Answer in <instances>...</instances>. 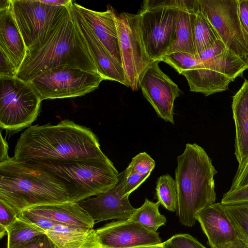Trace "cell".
<instances>
[{"label": "cell", "instance_id": "obj_1", "mask_svg": "<svg viewBox=\"0 0 248 248\" xmlns=\"http://www.w3.org/2000/svg\"><path fill=\"white\" fill-rule=\"evenodd\" d=\"M13 157L22 162H64L107 156L90 129L64 120L28 127L17 140Z\"/></svg>", "mask_w": 248, "mask_h": 248}, {"label": "cell", "instance_id": "obj_2", "mask_svg": "<svg viewBox=\"0 0 248 248\" xmlns=\"http://www.w3.org/2000/svg\"><path fill=\"white\" fill-rule=\"evenodd\" d=\"M62 65L99 74L93 54L70 12L40 42L28 49L16 77L29 82L42 72Z\"/></svg>", "mask_w": 248, "mask_h": 248}, {"label": "cell", "instance_id": "obj_3", "mask_svg": "<svg viewBox=\"0 0 248 248\" xmlns=\"http://www.w3.org/2000/svg\"><path fill=\"white\" fill-rule=\"evenodd\" d=\"M0 200L19 214L69 201L64 183L55 175L13 157L0 163Z\"/></svg>", "mask_w": 248, "mask_h": 248}, {"label": "cell", "instance_id": "obj_4", "mask_svg": "<svg viewBox=\"0 0 248 248\" xmlns=\"http://www.w3.org/2000/svg\"><path fill=\"white\" fill-rule=\"evenodd\" d=\"M177 162L174 179L178 196L176 213L182 225L192 227L198 213L215 203L214 177L217 171L205 150L196 143L186 144Z\"/></svg>", "mask_w": 248, "mask_h": 248}, {"label": "cell", "instance_id": "obj_5", "mask_svg": "<svg viewBox=\"0 0 248 248\" xmlns=\"http://www.w3.org/2000/svg\"><path fill=\"white\" fill-rule=\"evenodd\" d=\"M24 162L49 171L60 179L71 202L78 203L107 192L119 181V173L108 157L64 162Z\"/></svg>", "mask_w": 248, "mask_h": 248}, {"label": "cell", "instance_id": "obj_6", "mask_svg": "<svg viewBox=\"0 0 248 248\" xmlns=\"http://www.w3.org/2000/svg\"><path fill=\"white\" fill-rule=\"evenodd\" d=\"M248 69V56L237 55L226 47L180 74L186 78L190 91L207 96L227 90L229 84Z\"/></svg>", "mask_w": 248, "mask_h": 248}, {"label": "cell", "instance_id": "obj_7", "mask_svg": "<svg viewBox=\"0 0 248 248\" xmlns=\"http://www.w3.org/2000/svg\"><path fill=\"white\" fill-rule=\"evenodd\" d=\"M0 126L14 133L36 120L42 101L29 82L16 76L0 77Z\"/></svg>", "mask_w": 248, "mask_h": 248}, {"label": "cell", "instance_id": "obj_8", "mask_svg": "<svg viewBox=\"0 0 248 248\" xmlns=\"http://www.w3.org/2000/svg\"><path fill=\"white\" fill-rule=\"evenodd\" d=\"M179 0H145L140 12V25L146 52L153 61L167 55L175 30Z\"/></svg>", "mask_w": 248, "mask_h": 248}, {"label": "cell", "instance_id": "obj_9", "mask_svg": "<svg viewBox=\"0 0 248 248\" xmlns=\"http://www.w3.org/2000/svg\"><path fill=\"white\" fill-rule=\"evenodd\" d=\"M103 80L99 74L62 65L42 72L29 82L43 100L84 95L98 88Z\"/></svg>", "mask_w": 248, "mask_h": 248}, {"label": "cell", "instance_id": "obj_10", "mask_svg": "<svg viewBox=\"0 0 248 248\" xmlns=\"http://www.w3.org/2000/svg\"><path fill=\"white\" fill-rule=\"evenodd\" d=\"M117 24L123 67L129 87L136 91L154 61L148 57L143 44L139 15L122 12L117 14Z\"/></svg>", "mask_w": 248, "mask_h": 248}, {"label": "cell", "instance_id": "obj_11", "mask_svg": "<svg viewBox=\"0 0 248 248\" xmlns=\"http://www.w3.org/2000/svg\"><path fill=\"white\" fill-rule=\"evenodd\" d=\"M12 12L28 49L40 42L69 12L39 0H11Z\"/></svg>", "mask_w": 248, "mask_h": 248}, {"label": "cell", "instance_id": "obj_12", "mask_svg": "<svg viewBox=\"0 0 248 248\" xmlns=\"http://www.w3.org/2000/svg\"><path fill=\"white\" fill-rule=\"evenodd\" d=\"M200 9L226 46L248 56V33L241 21L238 0H199Z\"/></svg>", "mask_w": 248, "mask_h": 248}, {"label": "cell", "instance_id": "obj_13", "mask_svg": "<svg viewBox=\"0 0 248 248\" xmlns=\"http://www.w3.org/2000/svg\"><path fill=\"white\" fill-rule=\"evenodd\" d=\"M160 62L154 61L147 69L141 80L140 88L158 116L174 124V102L182 92L160 69Z\"/></svg>", "mask_w": 248, "mask_h": 248}, {"label": "cell", "instance_id": "obj_14", "mask_svg": "<svg viewBox=\"0 0 248 248\" xmlns=\"http://www.w3.org/2000/svg\"><path fill=\"white\" fill-rule=\"evenodd\" d=\"M95 232L101 248H131L162 243L156 232L129 219L107 223Z\"/></svg>", "mask_w": 248, "mask_h": 248}, {"label": "cell", "instance_id": "obj_15", "mask_svg": "<svg viewBox=\"0 0 248 248\" xmlns=\"http://www.w3.org/2000/svg\"><path fill=\"white\" fill-rule=\"evenodd\" d=\"M72 19L91 51L99 73L105 80L118 82L129 87L123 66L104 46L94 33L72 1L68 7Z\"/></svg>", "mask_w": 248, "mask_h": 248}, {"label": "cell", "instance_id": "obj_16", "mask_svg": "<svg viewBox=\"0 0 248 248\" xmlns=\"http://www.w3.org/2000/svg\"><path fill=\"white\" fill-rule=\"evenodd\" d=\"M128 197L124 194L119 177L118 182L113 188L78 203L94 221L124 220L129 219L136 209L130 203Z\"/></svg>", "mask_w": 248, "mask_h": 248}, {"label": "cell", "instance_id": "obj_17", "mask_svg": "<svg viewBox=\"0 0 248 248\" xmlns=\"http://www.w3.org/2000/svg\"><path fill=\"white\" fill-rule=\"evenodd\" d=\"M197 220L207 236L211 248H221L240 237L220 202L206 206L199 212Z\"/></svg>", "mask_w": 248, "mask_h": 248}, {"label": "cell", "instance_id": "obj_18", "mask_svg": "<svg viewBox=\"0 0 248 248\" xmlns=\"http://www.w3.org/2000/svg\"><path fill=\"white\" fill-rule=\"evenodd\" d=\"M75 3L100 41L123 66L117 29V14L113 7L108 4L106 11L97 12Z\"/></svg>", "mask_w": 248, "mask_h": 248}, {"label": "cell", "instance_id": "obj_19", "mask_svg": "<svg viewBox=\"0 0 248 248\" xmlns=\"http://www.w3.org/2000/svg\"><path fill=\"white\" fill-rule=\"evenodd\" d=\"M0 49L11 60L17 71L27 48L12 12V0H0Z\"/></svg>", "mask_w": 248, "mask_h": 248}, {"label": "cell", "instance_id": "obj_20", "mask_svg": "<svg viewBox=\"0 0 248 248\" xmlns=\"http://www.w3.org/2000/svg\"><path fill=\"white\" fill-rule=\"evenodd\" d=\"M60 224L93 229L95 221L77 202H66L27 209Z\"/></svg>", "mask_w": 248, "mask_h": 248}, {"label": "cell", "instance_id": "obj_21", "mask_svg": "<svg viewBox=\"0 0 248 248\" xmlns=\"http://www.w3.org/2000/svg\"><path fill=\"white\" fill-rule=\"evenodd\" d=\"M232 108L235 127L234 154L240 164L248 157V80L232 97Z\"/></svg>", "mask_w": 248, "mask_h": 248}, {"label": "cell", "instance_id": "obj_22", "mask_svg": "<svg viewBox=\"0 0 248 248\" xmlns=\"http://www.w3.org/2000/svg\"><path fill=\"white\" fill-rule=\"evenodd\" d=\"M46 233L58 248H101L93 229L60 224Z\"/></svg>", "mask_w": 248, "mask_h": 248}, {"label": "cell", "instance_id": "obj_23", "mask_svg": "<svg viewBox=\"0 0 248 248\" xmlns=\"http://www.w3.org/2000/svg\"><path fill=\"white\" fill-rule=\"evenodd\" d=\"M179 0L175 30L167 54L182 51L197 56L193 42L191 13L199 5V1Z\"/></svg>", "mask_w": 248, "mask_h": 248}, {"label": "cell", "instance_id": "obj_24", "mask_svg": "<svg viewBox=\"0 0 248 248\" xmlns=\"http://www.w3.org/2000/svg\"><path fill=\"white\" fill-rule=\"evenodd\" d=\"M155 166V161L146 153L134 157L126 169L119 173L125 196L129 195L149 176Z\"/></svg>", "mask_w": 248, "mask_h": 248}, {"label": "cell", "instance_id": "obj_25", "mask_svg": "<svg viewBox=\"0 0 248 248\" xmlns=\"http://www.w3.org/2000/svg\"><path fill=\"white\" fill-rule=\"evenodd\" d=\"M191 19L193 42L198 55L213 46L220 39L211 24L201 12L200 3L191 11Z\"/></svg>", "mask_w": 248, "mask_h": 248}, {"label": "cell", "instance_id": "obj_26", "mask_svg": "<svg viewBox=\"0 0 248 248\" xmlns=\"http://www.w3.org/2000/svg\"><path fill=\"white\" fill-rule=\"evenodd\" d=\"M44 233H46L44 230L17 217L7 229V246L28 242Z\"/></svg>", "mask_w": 248, "mask_h": 248}, {"label": "cell", "instance_id": "obj_27", "mask_svg": "<svg viewBox=\"0 0 248 248\" xmlns=\"http://www.w3.org/2000/svg\"><path fill=\"white\" fill-rule=\"evenodd\" d=\"M160 204L158 202H154L145 199L143 204L136 209L129 219L140 222L151 231L156 232L166 222V217L159 212Z\"/></svg>", "mask_w": 248, "mask_h": 248}, {"label": "cell", "instance_id": "obj_28", "mask_svg": "<svg viewBox=\"0 0 248 248\" xmlns=\"http://www.w3.org/2000/svg\"><path fill=\"white\" fill-rule=\"evenodd\" d=\"M155 197L166 209L177 211L178 196L175 180L169 174L160 176L156 181Z\"/></svg>", "mask_w": 248, "mask_h": 248}, {"label": "cell", "instance_id": "obj_29", "mask_svg": "<svg viewBox=\"0 0 248 248\" xmlns=\"http://www.w3.org/2000/svg\"><path fill=\"white\" fill-rule=\"evenodd\" d=\"M221 205L239 236L248 242V201Z\"/></svg>", "mask_w": 248, "mask_h": 248}, {"label": "cell", "instance_id": "obj_30", "mask_svg": "<svg viewBox=\"0 0 248 248\" xmlns=\"http://www.w3.org/2000/svg\"><path fill=\"white\" fill-rule=\"evenodd\" d=\"M160 61L170 65L179 74L183 71L193 68L199 63L197 56L182 51L167 54Z\"/></svg>", "mask_w": 248, "mask_h": 248}, {"label": "cell", "instance_id": "obj_31", "mask_svg": "<svg viewBox=\"0 0 248 248\" xmlns=\"http://www.w3.org/2000/svg\"><path fill=\"white\" fill-rule=\"evenodd\" d=\"M162 245L164 248H207L188 234L173 235Z\"/></svg>", "mask_w": 248, "mask_h": 248}, {"label": "cell", "instance_id": "obj_32", "mask_svg": "<svg viewBox=\"0 0 248 248\" xmlns=\"http://www.w3.org/2000/svg\"><path fill=\"white\" fill-rule=\"evenodd\" d=\"M19 213L3 201L0 200V238L7 235L8 227L17 218Z\"/></svg>", "mask_w": 248, "mask_h": 248}, {"label": "cell", "instance_id": "obj_33", "mask_svg": "<svg viewBox=\"0 0 248 248\" xmlns=\"http://www.w3.org/2000/svg\"><path fill=\"white\" fill-rule=\"evenodd\" d=\"M18 217L22 218L40 228L46 232L60 223L31 212L28 210L21 211Z\"/></svg>", "mask_w": 248, "mask_h": 248}, {"label": "cell", "instance_id": "obj_34", "mask_svg": "<svg viewBox=\"0 0 248 248\" xmlns=\"http://www.w3.org/2000/svg\"><path fill=\"white\" fill-rule=\"evenodd\" d=\"M248 201V185L223 194L220 203L222 204H232Z\"/></svg>", "mask_w": 248, "mask_h": 248}, {"label": "cell", "instance_id": "obj_35", "mask_svg": "<svg viewBox=\"0 0 248 248\" xmlns=\"http://www.w3.org/2000/svg\"><path fill=\"white\" fill-rule=\"evenodd\" d=\"M6 248H58L46 233L20 245L7 246Z\"/></svg>", "mask_w": 248, "mask_h": 248}, {"label": "cell", "instance_id": "obj_36", "mask_svg": "<svg viewBox=\"0 0 248 248\" xmlns=\"http://www.w3.org/2000/svg\"><path fill=\"white\" fill-rule=\"evenodd\" d=\"M248 185V157L239 164L229 191Z\"/></svg>", "mask_w": 248, "mask_h": 248}, {"label": "cell", "instance_id": "obj_37", "mask_svg": "<svg viewBox=\"0 0 248 248\" xmlns=\"http://www.w3.org/2000/svg\"><path fill=\"white\" fill-rule=\"evenodd\" d=\"M0 77H16L17 70L14 64L5 53L0 49Z\"/></svg>", "mask_w": 248, "mask_h": 248}, {"label": "cell", "instance_id": "obj_38", "mask_svg": "<svg viewBox=\"0 0 248 248\" xmlns=\"http://www.w3.org/2000/svg\"><path fill=\"white\" fill-rule=\"evenodd\" d=\"M239 16L248 33V0H238Z\"/></svg>", "mask_w": 248, "mask_h": 248}, {"label": "cell", "instance_id": "obj_39", "mask_svg": "<svg viewBox=\"0 0 248 248\" xmlns=\"http://www.w3.org/2000/svg\"><path fill=\"white\" fill-rule=\"evenodd\" d=\"M0 163L8 160L10 157L8 155V144L0 133Z\"/></svg>", "mask_w": 248, "mask_h": 248}, {"label": "cell", "instance_id": "obj_40", "mask_svg": "<svg viewBox=\"0 0 248 248\" xmlns=\"http://www.w3.org/2000/svg\"><path fill=\"white\" fill-rule=\"evenodd\" d=\"M221 248H248V242L241 237L225 244Z\"/></svg>", "mask_w": 248, "mask_h": 248}, {"label": "cell", "instance_id": "obj_41", "mask_svg": "<svg viewBox=\"0 0 248 248\" xmlns=\"http://www.w3.org/2000/svg\"><path fill=\"white\" fill-rule=\"evenodd\" d=\"M40 2L45 4L56 6H65L68 7L72 2L71 0H39Z\"/></svg>", "mask_w": 248, "mask_h": 248}, {"label": "cell", "instance_id": "obj_42", "mask_svg": "<svg viewBox=\"0 0 248 248\" xmlns=\"http://www.w3.org/2000/svg\"><path fill=\"white\" fill-rule=\"evenodd\" d=\"M164 248L162 243L158 245H151V246H142V247H138L135 248Z\"/></svg>", "mask_w": 248, "mask_h": 248}]
</instances>
